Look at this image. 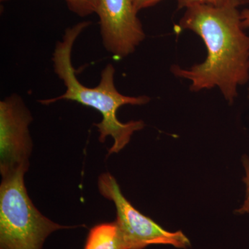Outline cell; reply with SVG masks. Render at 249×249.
Segmentation results:
<instances>
[{
	"label": "cell",
	"instance_id": "obj_1",
	"mask_svg": "<svg viewBox=\"0 0 249 249\" xmlns=\"http://www.w3.org/2000/svg\"><path fill=\"white\" fill-rule=\"evenodd\" d=\"M240 6L231 0L220 6L196 4L186 8L175 29L189 30L204 41L207 56L190 68L173 65L174 76L191 82L197 92L217 88L231 104L238 88L249 80V36L242 26Z\"/></svg>",
	"mask_w": 249,
	"mask_h": 249
},
{
	"label": "cell",
	"instance_id": "obj_2",
	"mask_svg": "<svg viewBox=\"0 0 249 249\" xmlns=\"http://www.w3.org/2000/svg\"><path fill=\"white\" fill-rule=\"evenodd\" d=\"M90 24L89 21H83L67 28L62 40L57 42L52 55L53 70L63 82L66 91L58 97L40 100L39 102L47 106L65 100L80 103L99 111L102 116V121L95 125L99 132L100 142H104L107 137H112L114 143L108 150V155H110L121 151L130 142L134 132L145 127L142 121L121 122L116 116L118 109L126 105H146L150 102V98L145 95L125 96L119 92L115 85L116 70L110 63L106 65L101 71V80L97 86L88 88L80 83L72 65V50L78 37Z\"/></svg>",
	"mask_w": 249,
	"mask_h": 249
},
{
	"label": "cell",
	"instance_id": "obj_3",
	"mask_svg": "<svg viewBox=\"0 0 249 249\" xmlns=\"http://www.w3.org/2000/svg\"><path fill=\"white\" fill-rule=\"evenodd\" d=\"M27 171L2 177L0 186V249H42L49 235L76 227L63 226L43 215L33 204L24 183Z\"/></svg>",
	"mask_w": 249,
	"mask_h": 249
},
{
	"label": "cell",
	"instance_id": "obj_4",
	"mask_svg": "<svg viewBox=\"0 0 249 249\" xmlns=\"http://www.w3.org/2000/svg\"><path fill=\"white\" fill-rule=\"evenodd\" d=\"M98 187L101 194L115 205L116 222L129 249H144L152 245H172L179 249L191 247V242L182 232L168 231L134 208L110 173H103L99 177Z\"/></svg>",
	"mask_w": 249,
	"mask_h": 249
},
{
	"label": "cell",
	"instance_id": "obj_5",
	"mask_svg": "<svg viewBox=\"0 0 249 249\" xmlns=\"http://www.w3.org/2000/svg\"><path fill=\"white\" fill-rule=\"evenodd\" d=\"M31 111L18 93L0 101V172L1 177L29 169L33 150Z\"/></svg>",
	"mask_w": 249,
	"mask_h": 249
},
{
	"label": "cell",
	"instance_id": "obj_6",
	"mask_svg": "<svg viewBox=\"0 0 249 249\" xmlns=\"http://www.w3.org/2000/svg\"><path fill=\"white\" fill-rule=\"evenodd\" d=\"M96 14L103 45L114 58H126L145 40L133 0H100Z\"/></svg>",
	"mask_w": 249,
	"mask_h": 249
},
{
	"label": "cell",
	"instance_id": "obj_7",
	"mask_svg": "<svg viewBox=\"0 0 249 249\" xmlns=\"http://www.w3.org/2000/svg\"><path fill=\"white\" fill-rule=\"evenodd\" d=\"M84 249H129V247L115 221L90 229Z\"/></svg>",
	"mask_w": 249,
	"mask_h": 249
},
{
	"label": "cell",
	"instance_id": "obj_8",
	"mask_svg": "<svg viewBox=\"0 0 249 249\" xmlns=\"http://www.w3.org/2000/svg\"><path fill=\"white\" fill-rule=\"evenodd\" d=\"M100 0H65L69 9L80 17L96 14Z\"/></svg>",
	"mask_w": 249,
	"mask_h": 249
},
{
	"label": "cell",
	"instance_id": "obj_9",
	"mask_svg": "<svg viewBox=\"0 0 249 249\" xmlns=\"http://www.w3.org/2000/svg\"><path fill=\"white\" fill-rule=\"evenodd\" d=\"M242 163L245 170L243 181L246 185V196L242 206L236 211V213L239 214L249 213V158L247 156H244Z\"/></svg>",
	"mask_w": 249,
	"mask_h": 249
},
{
	"label": "cell",
	"instance_id": "obj_10",
	"mask_svg": "<svg viewBox=\"0 0 249 249\" xmlns=\"http://www.w3.org/2000/svg\"><path fill=\"white\" fill-rule=\"evenodd\" d=\"M231 0H177L178 9H186L196 4H207L220 6L228 4Z\"/></svg>",
	"mask_w": 249,
	"mask_h": 249
},
{
	"label": "cell",
	"instance_id": "obj_11",
	"mask_svg": "<svg viewBox=\"0 0 249 249\" xmlns=\"http://www.w3.org/2000/svg\"><path fill=\"white\" fill-rule=\"evenodd\" d=\"M163 0H133L134 7L137 12L147 8L152 7Z\"/></svg>",
	"mask_w": 249,
	"mask_h": 249
},
{
	"label": "cell",
	"instance_id": "obj_12",
	"mask_svg": "<svg viewBox=\"0 0 249 249\" xmlns=\"http://www.w3.org/2000/svg\"><path fill=\"white\" fill-rule=\"evenodd\" d=\"M241 19H242V26L243 29L249 28V8L241 12Z\"/></svg>",
	"mask_w": 249,
	"mask_h": 249
},
{
	"label": "cell",
	"instance_id": "obj_13",
	"mask_svg": "<svg viewBox=\"0 0 249 249\" xmlns=\"http://www.w3.org/2000/svg\"><path fill=\"white\" fill-rule=\"evenodd\" d=\"M237 2L240 5H245L249 4V0H237Z\"/></svg>",
	"mask_w": 249,
	"mask_h": 249
},
{
	"label": "cell",
	"instance_id": "obj_14",
	"mask_svg": "<svg viewBox=\"0 0 249 249\" xmlns=\"http://www.w3.org/2000/svg\"><path fill=\"white\" fill-rule=\"evenodd\" d=\"M1 1H6V0H1Z\"/></svg>",
	"mask_w": 249,
	"mask_h": 249
}]
</instances>
